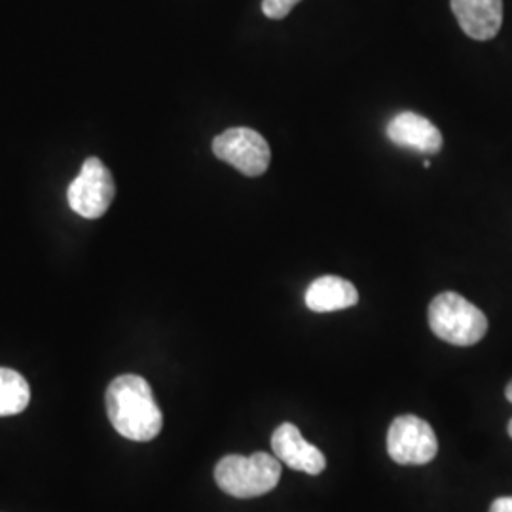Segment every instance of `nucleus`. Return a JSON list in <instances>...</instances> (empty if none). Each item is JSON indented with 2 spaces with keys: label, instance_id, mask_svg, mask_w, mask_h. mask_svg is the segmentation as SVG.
<instances>
[{
  "label": "nucleus",
  "instance_id": "2",
  "mask_svg": "<svg viewBox=\"0 0 512 512\" xmlns=\"http://www.w3.org/2000/svg\"><path fill=\"white\" fill-rule=\"evenodd\" d=\"M429 327L442 342L469 348L486 336L488 319L461 294L440 293L429 306Z\"/></svg>",
  "mask_w": 512,
  "mask_h": 512
},
{
  "label": "nucleus",
  "instance_id": "11",
  "mask_svg": "<svg viewBox=\"0 0 512 512\" xmlns=\"http://www.w3.org/2000/svg\"><path fill=\"white\" fill-rule=\"evenodd\" d=\"M31 401L27 380L12 368H0V418L16 416Z\"/></svg>",
  "mask_w": 512,
  "mask_h": 512
},
{
  "label": "nucleus",
  "instance_id": "4",
  "mask_svg": "<svg viewBox=\"0 0 512 512\" xmlns=\"http://www.w3.org/2000/svg\"><path fill=\"white\" fill-rule=\"evenodd\" d=\"M114 196L116 184L112 173L99 158H88L67 190L71 209L82 219H101L109 211Z\"/></svg>",
  "mask_w": 512,
  "mask_h": 512
},
{
  "label": "nucleus",
  "instance_id": "8",
  "mask_svg": "<svg viewBox=\"0 0 512 512\" xmlns=\"http://www.w3.org/2000/svg\"><path fill=\"white\" fill-rule=\"evenodd\" d=\"M387 139L401 148H410L421 154H437L442 148L439 128L416 112H401L387 124Z\"/></svg>",
  "mask_w": 512,
  "mask_h": 512
},
{
  "label": "nucleus",
  "instance_id": "14",
  "mask_svg": "<svg viewBox=\"0 0 512 512\" xmlns=\"http://www.w3.org/2000/svg\"><path fill=\"white\" fill-rule=\"evenodd\" d=\"M505 395H507V401L512 404V382L507 385V389H505Z\"/></svg>",
  "mask_w": 512,
  "mask_h": 512
},
{
  "label": "nucleus",
  "instance_id": "5",
  "mask_svg": "<svg viewBox=\"0 0 512 512\" xmlns=\"http://www.w3.org/2000/svg\"><path fill=\"white\" fill-rule=\"evenodd\" d=\"M213 152L220 162L236 167L245 177L264 175L272 160L268 141L251 128L222 131L213 139Z\"/></svg>",
  "mask_w": 512,
  "mask_h": 512
},
{
  "label": "nucleus",
  "instance_id": "7",
  "mask_svg": "<svg viewBox=\"0 0 512 512\" xmlns=\"http://www.w3.org/2000/svg\"><path fill=\"white\" fill-rule=\"evenodd\" d=\"M272 450L275 458L289 465L294 471L308 475H321L327 467L323 452L302 437L300 429L293 423L279 425L272 435Z\"/></svg>",
  "mask_w": 512,
  "mask_h": 512
},
{
  "label": "nucleus",
  "instance_id": "12",
  "mask_svg": "<svg viewBox=\"0 0 512 512\" xmlns=\"http://www.w3.org/2000/svg\"><path fill=\"white\" fill-rule=\"evenodd\" d=\"M300 0H262V12L270 19L287 18Z\"/></svg>",
  "mask_w": 512,
  "mask_h": 512
},
{
  "label": "nucleus",
  "instance_id": "10",
  "mask_svg": "<svg viewBox=\"0 0 512 512\" xmlns=\"http://www.w3.org/2000/svg\"><path fill=\"white\" fill-rule=\"evenodd\" d=\"M306 306L315 313L348 310L359 302L355 285L338 275L317 277L304 294Z\"/></svg>",
  "mask_w": 512,
  "mask_h": 512
},
{
  "label": "nucleus",
  "instance_id": "1",
  "mask_svg": "<svg viewBox=\"0 0 512 512\" xmlns=\"http://www.w3.org/2000/svg\"><path fill=\"white\" fill-rule=\"evenodd\" d=\"M107 412L116 433L137 442L156 439L164 425V416L154 399L152 387L137 374H124L110 382Z\"/></svg>",
  "mask_w": 512,
  "mask_h": 512
},
{
  "label": "nucleus",
  "instance_id": "9",
  "mask_svg": "<svg viewBox=\"0 0 512 512\" xmlns=\"http://www.w3.org/2000/svg\"><path fill=\"white\" fill-rule=\"evenodd\" d=\"M452 12L467 37L492 40L503 23V0H452Z\"/></svg>",
  "mask_w": 512,
  "mask_h": 512
},
{
  "label": "nucleus",
  "instance_id": "3",
  "mask_svg": "<svg viewBox=\"0 0 512 512\" xmlns=\"http://www.w3.org/2000/svg\"><path fill=\"white\" fill-rule=\"evenodd\" d=\"M281 478L279 459L256 452L253 456H226L215 467V480L224 494L251 499L272 492Z\"/></svg>",
  "mask_w": 512,
  "mask_h": 512
},
{
  "label": "nucleus",
  "instance_id": "13",
  "mask_svg": "<svg viewBox=\"0 0 512 512\" xmlns=\"http://www.w3.org/2000/svg\"><path fill=\"white\" fill-rule=\"evenodd\" d=\"M490 512H512V495L497 497L490 507Z\"/></svg>",
  "mask_w": 512,
  "mask_h": 512
},
{
  "label": "nucleus",
  "instance_id": "6",
  "mask_svg": "<svg viewBox=\"0 0 512 512\" xmlns=\"http://www.w3.org/2000/svg\"><path fill=\"white\" fill-rule=\"evenodd\" d=\"M387 452L399 465H425L437 456L439 440L427 421L401 416L389 427Z\"/></svg>",
  "mask_w": 512,
  "mask_h": 512
},
{
  "label": "nucleus",
  "instance_id": "15",
  "mask_svg": "<svg viewBox=\"0 0 512 512\" xmlns=\"http://www.w3.org/2000/svg\"><path fill=\"white\" fill-rule=\"evenodd\" d=\"M423 167H427V169H429V167H431V162H429V160H425V162H423Z\"/></svg>",
  "mask_w": 512,
  "mask_h": 512
},
{
  "label": "nucleus",
  "instance_id": "16",
  "mask_svg": "<svg viewBox=\"0 0 512 512\" xmlns=\"http://www.w3.org/2000/svg\"><path fill=\"white\" fill-rule=\"evenodd\" d=\"M509 435H511V439H512V420L509 421Z\"/></svg>",
  "mask_w": 512,
  "mask_h": 512
}]
</instances>
